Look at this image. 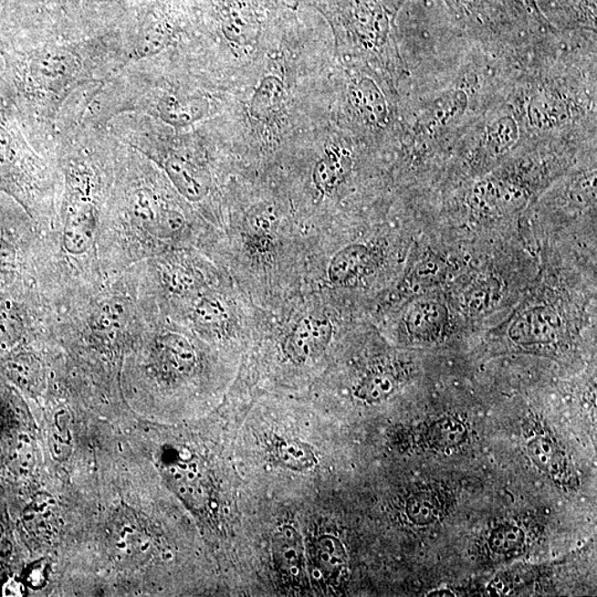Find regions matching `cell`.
Listing matches in <instances>:
<instances>
[{"mask_svg":"<svg viewBox=\"0 0 597 597\" xmlns=\"http://www.w3.org/2000/svg\"><path fill=\"white\" fill-rule=\"evenodd\" d=\"M14 264V253L7 245L0 244V280L12 268Z\"/></svg>","mask_w":597,"mask_h":597,"instance_id":"obj_24","label":"cell"},{"mask_svg":"<svg viewBox=\"0 0 597 597\" xmlns=\"http://www.w3.org/2000/svg\"><path fill=\"white\" fill-rule=\"evenodd\" d=\"M528 454L539 469L552 477H561L565 470L564 456L549 438L537 436L528 443Z\"/></svg>","mask_w":597,"mask_h":597,"instance_id":"obj_10","label":"cell"},{"mask_svg":"<svg viewBox=\"0 0 597 597\" xmlns=\"http://www.w3.org/2000/svg\"><path fill=\"white\" fill-rule=\"evenodd\" d=\"M435 442L443 446H455L464 441L466 429L462 423L454 420H444L433 428Z\"/></svg>","mask_w":597,"mask_h":597,"instance_id":"obj_21","label":"cell"},{"mask_svg":"<svg viewBox=\"0 0 597 597\" xmlns=\"http://www.w3.org/2000/svg\"><path fill=\"white\" fill-rule=\"evenodd\" d=\"M370 255L364 245H351L339 251L329 266L330 280L340 286L352 284L368 266Z\"/></svg>","mask_w":597,"mask_h":597,"instance_id":"obj_6","label":"cell"},{"mask_svg":"<svg viewBox=\"0 0 597 597\" xmlns=\"http://www.w3.org/2000/svg\"><path fill=\"white\" fill-rule=\"evenodd\" d=\"M525 533L519 527L501 526L491 533L489 546L497 554H510L522 547Z\"/></svg>","mask_w":597,"mask_h":597,"instance_id":"obj_18","label":"cell"},{"mask_svg":"<svg viewBox=\"0 0 597 597\" xmlns=\"http://www.w3.org/2000/svg\"><path fill=\"white\" fill-rule=\"evenodd\" d=\"M167 175L183 196L191 202H199L209 191L206 175L182 157H171L165 164Z\"/></svg>","mask_w":597,"mask_h":597,"instance_id":"obj_5","label":"cell"},{"mask_svg":"<svg viewBox=\"0 0 597 597\" xmlns=\"http://www.w3.org/2000/svg\"><path fill=\"white\" fill-rule=\"evenodd\" d=\"M123 307L118 302H108L94 316L93 326L102 332L114 331L121 327Z\"/></svg>","mask_w":597,"mask_h":597,"instance_id":"obj_20","label":"cell"},{"mask_svg":"<svg viewBox=\"0 0 597 597\" xmlns=\"http://www.w3.org/2000/svg\"><path fill=\"white\" fill-rule=\"evenodd\" d=\"M337 150L327 151V155L318 162L313 173L316 186L324 194L331 193L342 181L345 167L344 156Z\"/></svg>","mask_w":597,"mask_h":597,"instance_id":"obj_12","label":"cell"},{"mask_svg":"<svg viewBox=\"0 0 597 597\" xmlns=\"http://www.w3.org/2000/svg\"><path fill=\"white\" fill-rule=\"evenodd\" d=\"M317 560L324 574L337 575L347 562V554L337 538L328 536L318 542Z\"/></svg>","mask_w":597,"mask_h":597,"instance_id":"obj_14","label":"cell"},{"mask_svg":"<svg viewBox=\"0 0 597 597\" xmlns=\"http://www.w3.org/2000/svg\"><path fill=\"white\" fill-rule=\"evenodd\" d=\"M428 596H454V594L452 591L438 590L432 592V594H428Z\"/></svg>","mask_w":597,"mask_h":597,"instance_id":"obj_25","label":"cell"},{"mask_svg":"<svg viewBox=\"0 0 597 597\" xmlns=\"http://www.w3.org/2000/svg\"><path fill=\"white\" fill-rule=\"evenodd\" d=\"M162 348L165 351L171 363L177 371L191 370L195 364V351L190 341L177 333L165 334L161 339Z\"/></svg>","mask_w":597,"mask_h":597,"instance_id":"obj_13","label":"cell"},{"mask_svg":"<svg viewBox=\"0 0 597 597\" xmlns=\"http://www.w3.org/2000/svg\"><path fill=\"white\" fill-rule=\"evenodd\" d=\"M160 114L164 121L176 127H184L197 121L206 113L208 106L202 100H177L167 97L160 104Z\"/></svg>","mask_w":597,"mask_h":597,"instance_id":"obj_8","label":"cell"},{"mask_svg":"<svg viewBox=\"0 0 597 597\" xmlns=\"http://www.w3.org/2000/svg\"><path fill=\"white\" fill-rule=\"evenodd\" d=\"M354 106L364 114L369 121L380 123L383 121L386 115V107L383 96L373 82L363 79L351 89Z\"/></svg>","mask_w":597,"mask_h":597,"instance_id":"obj_9","label":"cell"},{"mask_svg":"<svg viewBox=\"0 0 597 597\" xmlns=\"http://www.w3.org/2000/svg\"><path fill=\"white\" fill-rule=\"evenodd\" d=\"M166 280L171 289L178 293L192 291L195 286V278L191 272L181 268L167 272Z\"/></svg>","mask_w":597,"mask_h":597,"instance_id":"obj_23","label":"cell"},{"mask_svg":"<svg viewBox=\"0 0 597 597\" xmlns=\"http://www.w3.org/2000/svg\"><path fill=\"white\" fill-rule=\"evenodd\" d=\"M332 334L333 327L327 318H303L288 338L286 352L293 362L305 363L327 350Z\"/></svg>","mask_w":597,"mask_h":597,"instance_id":"obj_2","label":"cell"},{"mask_svg":"<svg viewBox=\"0 0 597 597\" xmlns=\"http://www.w3.org/2000/svg\"><path fill=\"white\" fill-rule=\"evenodd\" d=\"M277 455L282 465L292 469L312 468L317 463L312 449L302 443H282L277 449Z\"/></svg>","mask_w":597,"mask_h":597,"instance_id":"obj_16","label":"cell"},{"mask_svg":"<svg viewBox=\"0 0 597 597\" xmlns=\"http://www.w3.org/2000/svg\"><path fill=\"white\" fill-rule=\"evenodd\" d=\"M37 372H38L37 364L33 358H29V356H19L10 363V373H12L15 380H17L23 385L33 384L37 377Z\"/></svg>","mask_w":597,"mask_h":597,"instance_id":"obj_22","label":"cell"},{"mask_svg":"<svg viewBox=\"0 0 597 597\" xmlns=\"http://www.w3.org/2000/svg\"><path fill=\"white\" fill-rule=\"evenodd\" d=\"M284 99V87L279 79L266 78L258 90L256 91L253 102H251V114L258 120L268 119L279 111Z\"/></svg>","mask_w":597,"mask_h":597,"instance_id":"obj_11","label":"cell"},{"mask_svg":"<svg viewBox=\"0 0 597 597\" xmlns=\"http://www.w3.org/2000/svg\"><path fill=\"white\" fill-rule=\"evenodd\" d=\"M407 516L416 525H429L439 517V506L435 498L428 494L416 495L407 501Z\"/></svg>","mask_w":597,"mask_h":597,"instance_id":"obj_17","label":"cell"},{"mask_svg":"<svg viewBox=\"0 0 597 597\" xmlns=\"http://www.w3.org/2000/svg\"><path fill=\"white\" fill-rule=\"evenodd\" d=\"M405 323L407 331L420 341H435L446 332L449 313L446 306L435 300L414 303L408 309Z\"/></svg>","mask_w":597,"mask_h":597,"instance_id":"obj_3","label":"cell"},{"mask_svg":"<svg viewBox=\"0 0 597 597\" xmlns=\"http://www.w3.org/2000/svg\"><path fill=\"white\" fill-rule=\"evenodd\" d=\"M396 389L394 377L385 373L372 374L356 390V396L368 403H380L390 397Z\"/></svg>","mask_w":597,"mask_h":597,"instance_id":"obj_15","label":"cell"},{"mask_svg":"<svg viewBox=\"0 0 597 597\" xmlns=\"http://www.w3.org/2000/svg\"><path fill=\"white\" fill-rule=\"evenodd\" d=\"M562 321L552 309L540 307L523 312L509 329V337L520 347H548L558 341Z\"/></svg>","mask_w":597,"mask_h":597,"instance_id":"obj_1","label":"cell"},{"mask_svg":"<svg viewBox=\"0 0 597 597\" xmlns=\"http://www.w3.org/2000/svg\"><path fill=\"white\" fill-rule=\"evenodd\" d=\"M96 215L89 203L76 204L68 215L64 247L71 255H82L91 248L96 234Z\"/></svg>","mask_w":597,"mask_h":597,"instance_id":"obj_4","label":"cell"},{"mask_svg":"<svg viewBox=\"0 0 597 597\" xmlns=\"http://www.w3.org/2000/svg\"><path fill=\"white\" fill-rule=\"evenodd\" d=\"M195 318L204 327L218 328L228 320V312L216 298H204L195 309Z\"/></svg>","mask_w":597,"mask_h":597,"instance_id":"obj_19","label":"cell"},{"mask_svg":"<svg viewBox=\"0 0 597 597\" xmlns=\"http://www.w3.org/2000/svg\"><path fill=\"white\" fill-rule=\"evenodd\" d=\"M274 557L279 567L291 575H300L302 570V547L300 537L291 527L282 528L275 536Z\"/></svg>","mask_w":597,"mask_h":597,"instance_id":"obj_7","label":"cell"}]
</instances>
